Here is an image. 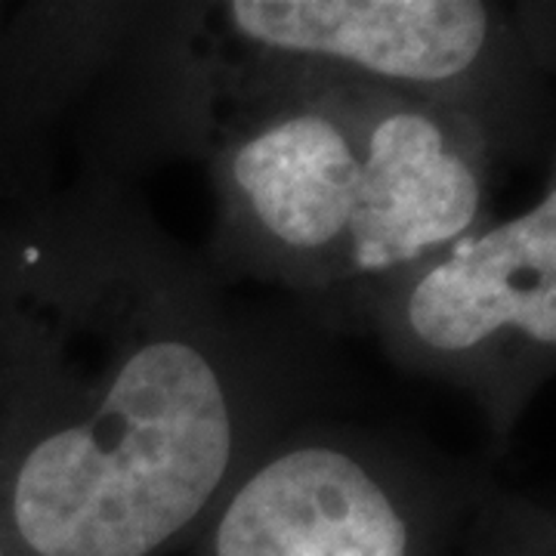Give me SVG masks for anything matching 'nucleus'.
<instances>
[{
	"label": "nucleus",
	"instance_id": "39448f33",
	"mask_svg": "<svg viewBox=\"0 0 556 556\" xmlns=\"http://www.w3.org/2000/svg\"><path fill=\"white\" fill-rule=\"evenodd\" d=\"M489 470L424 439L306 417L263 448L214 514L201 556H442Z\"/></svg>",
	"mask_w": 556,
	"mask_h": 556
},
{
	"label": "nucleus",
	"instance_id": "20e7f679",
	"mask_svg": "<svg viewBox=\"0 0 556 556\" xmlns=\"http://www.w3.org/2000/svg\"><path fill=\"white\" fill-rule=\"evenodd\" d=\"M300 316L321 334H371L393 365L467 393L489 430V460H501L556 368L554 170L514 217H489Z\"/></svg>",
	"mask_w": 556,
	"mask_h": 556
},
{
	"label": "nucleus",
	"instance_id": "6e6552de",
	"mask_svg": "<svg viewBox=\"0 0 556 556\" xmlns=\"http://www.w3.org/2000/svg\"><path fill=\"white\" fill-rule=\"evenodd\" d=\"M3 16H7V7L0 3V25H3Z\"/></svg>",
	"mask_w": 556,
	"mask_h": 556
},
{
	"label": "nucleus",
	"instance_id": "f03ea898",
	"mask_svg": "<svg viewBox=\"0 0 556 556\" xmlns=\"http://www.w3.org/2000/svg\"><path fill=\"white\" fill-rule=\"evenodd\" d=\"M554 7L485 0L139 3L87 115L93 155L121 179L186 159L219 102L298 78H353L457 105L541 152Z\"/></svg>",
	"mask_w": 556,
	"mask_h": 556
},
{
	"label": "nucleus",
	"instance_id": "0eeeda50",
	"mask_svg": "<svg viewBox=\"0 0 556 556\" xmlns=\"http://www.w3.org/2000/svg\"><path fill=\"white\" fill-rule=\"evenodd\" d=\"M0 556H7V544H3V532H0Z\"/></svg>",
	"mask_w": 556,
	"mask_h": 556
},
{
	"label": "nucleus",
	"instance_id": "7ed1b4c3",
	"mask_svg": "<svg viewBox=\"0 0 556 556\" xmlns=\"http://www.w3.org/2000/svg\"><path fill=\"white\" fill-rule=\"evenodd\" d=\"M378 87L298 78L219 102L186 159L207 164L217 219L207 266L298 294L303 309L353 288L368 226Z\"/></svg>",
	"mask_w": 556,
	"mask_h": 556
},
{
	"label": "nucleus",
	"instance_id": "423d86ee",
	"mask_svg": "<svg viewBox=\"0 0 556 556\" xmlns=\"http://www.w3.org/2000/svg\"><path fill=\"white\" fill-rule=\"evenodd\" d=\"M139 3H25L0 25V199L50 186V134L97 90Z\"/></svg>",
	"mask_w": 556,
	"mask_h": 556
},
{
	"label": "nucleus",
	"instance_id": "f257e3e1",
	"mask_svg": "<svg viewBox=\"0 0 556 556\" xmlns=\"http://www.w3.org/2000/svg\"><path fill=\"white\" fill-rule=\"evenodd\" d=\"M338 380L318 328L229 298L121 179L0 199L7 556H161Z\"/></svg>",
	"mask_w": 556,
	"mask_h": 556
}]
</instances>
